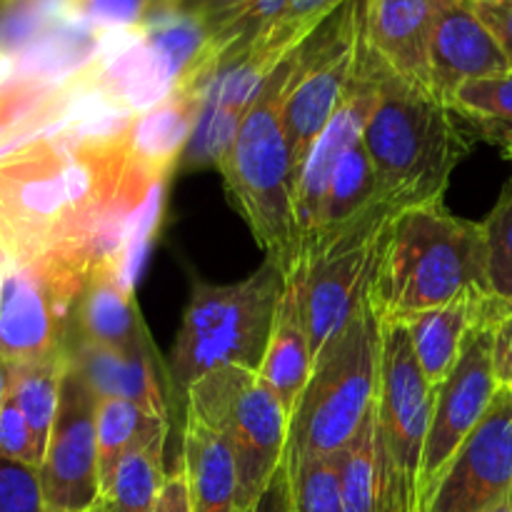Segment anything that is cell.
<instances>
[{"instance_id": "d4e9b609", "label": "cell", "mask_w": 512, "mask_h": 512, "mask_svg": "<svg viewBox=\"0 0 512 512\" xmlns=\"http://www.w3.org/2000/svg\"><path fill=\"white\" fill-rule=\"evenodd\" d=\"M168 418L130 400L98 403V475L100 490L108 483L120 460L135 448L165 438Z\"/></svg>"}, {"instance_id": "b9f144b4", "label": "cell", "mask_w": 512, "mask_h": 512, "mask_svg": "<svg viewBox=\"0 0 512 512\" xmlns=\"http://www.w3.org/2000/svg\"><path fill=\"white\" fill-rule=\"evenodd\" d=\"M153 512H193V500H190L188 478H185L183 468L168 473Z\"/></svg>"}, {"instance_id": "52a82bcc", "label": "cell", "mask_w": 512, "mask_h": 512, "mask_svg": "<svg viewBox=\"0 0 512 512\" xmlns=\"http://www.w3.org/2000/svg\"><path fill=\"white\" fill-rule=\"evenodd\" d=\"M283 288L285 275L270 260L240 283H195L170 350L175 390L185 395L225 365L260 370Z\"/></svg>"}, {"instance_id": "e575fe53", "label": "cell", "mask_w": 512, "mask_h": 512, "mask_svg": "<svg viewBox=\"0 0 512 512\" xmlns=\"http://www.w3.org/2000/svg\"><path fill=\"white\" fill-rule=\"evenodd\" d=\"M345 3L348 0H288L280 18L270 25L263 38H258V43L283 55L293 53L313 30H318Z\"/></svg>"}, {"instance_id": "74e56055", "label": "cell", "mask_w": 512, "mask_h": 512, "mask_svg": "<svg viewBox=\"0 0 512 512\" xmlns=\"http://www.w3.org/2000/svg\"><path fill=\"white\" fill-rule=\"evenodd\" d=\"M0 455L40 468V458L38 453H35L30 425L28 420H25L23 410L18 408V403H15L13 395H10V390L8 398H5L3 413H0Z\"/></svg>"}, {"instance_id": "2e32d148", "label": "cell", "mask_w": 512, "mask_h": 512, "mask_svg": "<svg viewBox=\"0 0 512 512\" xmlns=\"http://www.w3.org/2000/svg\"><path fill=\"white\" fill-rule=\"evenodd\" d=\"M360 28H363V23H360ZM375 103H378V80H375L373 58H370L365 40L360 38L358 68L350 80L348 93L343 95L338 110L328 120L323 133L318 135L315 145L310 148L308 160L300 168L298 220L300 233H303V250L318 235L320 223H323L325 200H328L335 168L343 160V155L363 140L365 125L373 115Z\"/></svg>"}, {"instance_id": "bcb514c9", "label": "cell", "mask_w": 512, "mask_h": 512, "mask_svg": "<svg viewBox=\"0 0 512 512\" xmlns=\"http://www.w3.org/2000/svg\"><path fill=\"white\" fill-rule=\"evenodd\" d=\"M3 10H0V60H3Z\"/></svg>"}, {"instance_id": "d6986e66", "label": "cell", "mask_w": 512, "mask_h": 512, "mask_svg": "<svg viewBox=\"0 0 512 512\" xmlns=\"http://www.w3.org/2000/svg\"><path fill=\"white\" fill-rule=\"evenodd\" d=\"M68 358L98 400H130L168 418V400L153 348L113 350L73 340Z\"/></svg>"}, {"instance_id": "8fae6325", "label": "cell", "mask_w": 512, "mask_h": 512, "mask_svg": "<svg viewBox=\"0 0 512 512\" xmlns=\"http://www.w3.org/2000/svg\"><path fill=\"white\" fill-rule=\"evenodd\" d=\"M90 268L70 253H50L3 273L0 360L28 365L68 353Z\"/></svg>"}, {"instance_id": "f546056e", "label": "cell", "mask_w": 512, "mask_h": 512, "mask_svg": "<svg viewBox=\"0 0 512 512\" xmlns=\"http://www.w3.org/2000/svg\"><path fill=\"white\" fill-rule=\"evenodd\" d=\"M60 15L98 38H110L143 30L173 13L170 0H63Z\"/></svg>"}, {"instance_id": "603a6c76", "label": "cell", "mask_w": 512, "mask_h": 512, "mask_svg": "<svg viewBox=\"0 0 512 512\" xmlns=\"http://www.w3.org/2000/svg\"><path fill=\"white\" fill-rule=\"evenodd\" d=\"M203 98L195 88H178L153 108L133 115L128 143L135 163L158 183H168L183 160L198 123Z\"/></svg>"}, {"instance_id": "3957f363", "label": "cell", "mask_w": 512, "mask_h": 512, "mask_svg": "<svg viewBox=\"0 0 512 512\" xmlns=\"http://www.w3.org/2000/svg\"><path fill=\"white\" fill-rule=\"evenodd\" d=\"M370 58L378 103L365 125L363 145L385 200L398 210L443 200L450 175L475 135L448 103L395 75L373 53Z\"/></svg>"}, {"instance_id": "277c9868", "label": "cell", "mask_w": 512, "mask_h": 512, "mask_svg": "<svg viewBox=\"0 0 512 512\" xmlns=\"http://www.w3.org/2000/svg\"><path fill=\"white\" fill-rule=\"evenodd\" d=\"M293 53L265 80L240 123L235 143L218 165L230 200L265 250V260L278 265L285 278L298 270L303 253L298 220L300 170L283 125V88Z\"/></svg>"}, {"instance_id": "4fadbf2b", "label": "cell", "mask_w": 512, "mask_h": 512, "mask_svg": "<svg viewBox=\"0 0 512 512\" xmlns=\"http://www.w3.org/2000/svg\"><path fill=\"white\" fill-rule=\"evenodd\" d=\"M508 300L498 298L490 313L465 338L463 350L448 378L435 388L430 410L428 440L423 458V505L428 508L433 490L465 440L488 413L500 390L495 373V325Z\"/></svg>"}, {"instance_id": "30bf717a", "label": "cell", "mask_w": 512, "mask_h": 512, "mask_svg": "<svg viewBox=\"0 0 512 512\" xmlns=\"http://www.w3.org/2000/svg\"><path fill=\"white\" fill-rule=\"evenodd\" d=\"M185 405L218 425L238 463V512L248 508L288 450L290 415L258 370L225 365L185 393Z\"/></svg>"}, {"instance_id": "ffe728a7", "label": "cell", "mask_w": 512, "mask_h": 512, "mask_svg": "<svg viewBox=\"0 0 512 512\" xmlns=\"http://www.w3.org/2000/svg\"><path fill=\"white\" fill-rule=\"evenodd\" d=\"M313 370V350H310L308 318H305V293L298 270L285 278L283 295L275 310L273 330L265 348L260 378L278 395L285 413L293 415L295 403L303 393Z\"/></svg>"}, {"instance_id": "7dc6e473", "label": "cell", "mask_w": 512, "mask_h": 512, "mask_svg": "<svg viewBox=\"0 0 512 512\" xmlns=\"http://www.w3.org/2000/svg\"><path fill=\"white\" fill-rule=\"evenodd\" d=\"M0 295H3V273H0Z\"/></svg>"}, {"instance_id": "ac0fdd59", "label": "cell", "mask_w": 512, "mask_h": 512, "mask_svg": "<svg viewBox=\"0 0 512 512\" xmlns=\"http://www.w3.org/2000/svg\"><path fill=\"white\" fill-rule=\"evenodd\" d=\"M440 0H360L370 53L408 83L428 88V50Z\"/></svg>"}, {"instance_id": "ab89813d", "label": "cell", "mask_w": 512, "mask_h": 512, "mask_svg": "<svg viewBox=\"0 0 512 512\" xmlns=\"http://www.w3.org/2000/svg\"><path fill=\"white\" fill-rule=\"evenodd\" d=\"M240 512H293V485H290L288 460L280 463V468L268 480L263 493Z\"/></svg>"}, {"instance_id": "6da1fadb", "label": "cell", "mask_w": 512, "mask_h": 512, "mask_svg": "<svg viewBox=\"0 0 512 512\" xmlns=\"http://www.w3.org/2000/svg\"><path fill=\"white\" fill-rule=\"evenodd\" d=\"M128 115L68 123L0 148V273L50 253L118 265L155 233L165 183L130 153Z\"/></svg>"}, {"instance_id": "44dd1931", "label": "cell", "mask_w": 512, "mask_h": 512, "mask_svg": "<svg viewBox=\"0 0 512 512\" xmlns=\"http://www.w3.org/2000/svg\"><path fill=\"white\" fill-rule=\"evenodd\" d=\"M193 512H238V463L228 438L205 415L185 405L183 460Z\"/></svg>"}, {"instance_id": "9a60e30c", "label": "cell", "mask_w": 512, "mask_h": 512, "mask_svg": "<svg viewBox=\"0 0 512 512\" xmlns=\"http://www.w3.org/2000/svg\"><path fill=\"white\" fill-rule=\"evenodd\" d=\"M512 500V388L500 385L488 413L438 480L425 512H488Z\"/></svg>"}, {"instance_id": "4dcf8cb0", "label": "cell", "mask_w": 512, "mask_h": 512, "mask_svg": "<svg viewBox=\"0 0 512 512\" xmlns=\"http://www.w3.org/2000/svg\"><path fill=\"white\" fill-rule=\"evenodd\" d=\"M343 512H383L375 453V405L358 433L338 453Z\"/></svg>"}, {"instance_id": "1f68e13d", "label": "cell", "mask_w": 512, "mask_h": 512, "mask_svg": "<svg viewBox=\"0 0 512 512\" xmlns=\"http://www.w3.org/2000/svg\"><path fill=\"white\" fill-rule=\"evenodd\" d=\"M288 460L293 512H343L338 455Z\"/></svg>"}, {"instance_id": "7402d4cb", "label": "cell", "mask_w": 512, "mask_h": 512, "mask_svg": "<svg viewBox=\"0 0 512 512\" xmlns=\"http://www.w3.org/2000/svg\"><path fill=\"white\" fill-rule=\"evenodd\" d=\"M73 340L113 350L153 348L140 320L133 288L120 278L113 263L100 265L90 273L75 315Z\"/></svg>"}, {"instance_id": "7bdbcfd3", "label": "cell", "mask_w": 512, "mask_h": 512, "mask_svg": "<svg viewBox=\"0 0 512 512\" xmlns=\"http://www.w3.org/2000/svg\"><path fill=\"white\" fill-rule=\"evenodd\" d=\"M235 0H170V13L188 15V18L210 20L228 10Z\"/></svg>"}, {"instance_id": "cb8c5ba5", "label": "cell", "mask_w": 512, "mask_h": 512, "mask_svg": "<svg viewBox=\"0 0 512 512\" xmlns=\"http://www.w3.org/2000/svg\"><path fill=\"white\" fill-rule=\"evenodd\" d=\"M495 300L498 295L458 300V303L425 310V313L405 320L403 325L408 328L410 345H413L415 358H418L430 388L435 390L448 378L468 333L490 313Z\"/></svg>"}, {"instance_id": "5b68a950", "label": "cell", "mask_w": 512, "mask_h": 512, "mask_svg": "<svg viewBox=\"0 0 512 512\" xmlns=\"http://www.w3.org/2000/svg\"><path fill=\"white\" fill-rule=\"evenodd\" d=\"M110 38L113 45L95 50L58 88L68 108L85 105L133 118L188 85L218 53L208 23L188 15H165L148 28Z\"/></svg>"}, {"instance_id": "8d00e7d4", "label": "cell", "mask_w": 512, "mask_h": 512, "mask_svg": "<svg viewBox=\"0 0 512 512\" xmlns=\"http://www.w3.org/2000/svg\"><path fill=\"white\" fill-rule=\"evenodd\" d=\"M0 512H48L40 468L0 455Z\"/></svg>"}, {"instance_id": "f6af8a7d", "label": "cell", "mask_w": 512, "mask_h": 512, "mask_svg": "<svg viewBox=\"0 0 512 512\" xmlns=\"http://www.w3.org/2000/svg\"><path fill=\"white\" fill-rule=\"evenodd\" d=\"M83 512H110V510H108V505L103 503V500H98V503H95L93 508H88V510H83Z\"/></svg>"}, {"instance_id": "d590c367", "label": "cell", "mask_w": 512, "mask_h": 512, "mask_svg": "<svg viewBox=\"0 0 512 512\" xmlns=\"http://www.w3.org/2000/svg\"><path fill=\"white\" fill-rule=\"evenodd\" d=\"M488 238L490 288L498 298L512 300V183L483 220Z\"/></svg>"}, {"instance_id": "ba28073f", "label": "cell", "mask_w": 512, "mask_h": 512, "mask_svg": "<svg viewBox=\"0 0 512 512\" xmlns=\"http://www.w3.org/2000/svg\"><path fill=\"white\" fill-rule=\"evenodd\" d=\"M433 398L435 390L415 358L408 328L403 323H383L375 398V453L383 512H425L423 458Z\"/></svg>"}, {"instance_id": "7c38bea8", "label": "cell", "mask_w": 512, "mask_h": 512, "mask_svg": "<svg viewBox=\"0 0 512 512\" xmlns=\"http://www.w3.org/2000/svg\"><path fill=\"white\" fill-rule=\"evenodd\" d=\"M360 38V0H348L295 48L283 88V125L298 170L348 93Z\"/></svg>"}, {"instance_id": "8992f818", "label": "cell", "mask_w": 512, "mask_h": 512, "mask_svg": "<svg viewBox=\"0 0 512 512\" xmlns=\"http://www.w3.org/2000/svg\"><path fill=\"white\" fill-rule=\"evenodd\" d=\"M383 323L368 303L313 358L288 425L285 458H330L373 413L380 383Z\"/></svg>"}, {"instance_id": "836d02e7", "label": "cell", "mask_w": 512, "mask_h": 512, "mask_svg": "<svg viewBox=\"0 0 512 512\" xmlns=\"http://www.w3.org/2000/svg\"><path fill=\"white\" fill-rule=\"evenodd\" d=\"M243 118L245 115H238L233 110H225L220 105L205 103L203 100L193 138H190L188 150H185L183 160H180L183 168H205V165L218 168L220 160L230 150V145L235 143V135H238Z\"/></svg>"}, {"instance_id": "d6a6232c", "label": "cell", "mask_w": 512, "mask_h": 512, "mask_svg": "<svg viewBox=\"0 0 512 512\" xmlns=\"http://www.w3.org/2000/svg\"><path fill=\"white\" fill-rule=\"evenodd\" d=\"M288 0H235L228 10L205 20L218 50L245 48L263 38L280 18Z\"/></svg>"}, {"instance_id": "4316f807", "label": "cell", "mask_w": 512, "mask_h": 512, "mask_svg": "<svg viewBox=\"0 0 512 512\" xmlns=\"http://www.w3.org/2000/svg\"><path fill=\"white\" fill-rule=\"evenodd\" d=\"M448 105L475 138L498 143L505 150L512 145V73L470 80L455 90Z\"/></svg>"}, {"instance_id": "7a4b0ae2", "label": "cell", "mask_w": 512, "mask_h": 512, "mask_svg": "<svg viewBox=\"0 0 512 512\" xmlns=\"http://www.w3.org/2000/svg\"><path fill=\"white\" fill-rule=\"evenodd\" d=\"M490 295L483 223L458 218L443 200L395 215L370 288V305L383 323H405L425 310Z\"/></svg>"}, {"instance_id": "83f0119b", "label": "cell", "mask_w": 512, "mask_h": 512, "mask_svg": "<svg viewBox=\"0 0 512 512\" xmlns=\"http://www.w3.org/2000/svg\"><path fill=\"white\" fill-rule=\"evenodd\" d=\"M378 203H388V200H385L383 190H380L378 173H375L368 150H365L363 140H360V143H355L353 148L343 155V160H340L338 168H335L318 235L350 223L355 215L365 213V210L373 208V205ZM318 235H315V238H318ZM313 240H310V243H313ZM308 245H305V248H308Z\"/></svg>"}, {"instance_id": "484cf974", "label": "cell", "mask_w": 512, "mask_h": 512, "mask_svg": "<svg viewBox=\"0 0 512 512\" xmlns=\"http://www.w3.org/2000/svg\"><path fill=\"white\" fill-rule=\"evenodd\" d=\"M65 370H68V353L40 360V363L10 368V395L28 420L40 465H43L50 430H53L55 413H58L60 385H63Z\"/></svg>"}, {"instance_id": "5bb4252c", "label": "cell", "mask_w": 512, "mask_h": 512, "mask_svg": "<svg viewBox=\"0 0 512 512\" xmlns=\"http://www.w3.org/2000/svg\"><path fill=\"white\" fill-rule=\"evenodd\" d=\"M98 403L68 358L40 480L48 512H83L100 500Z\"/></svg>"}, {"instance_id": "f35d334b", "label": "cell", "mask_w": 512, "mask_h": 512, "mask_svg": "<svg viewBox=\"0 0 512 512\" xmlns=\"http://www.w3.org/2000/svg\"><path fill=\"white\" fill-rule=\"evenodd\" d=\"M475 10L498 40L512 73V0H473Z\"/></svg>"}, {"instance_id": "c3c4849f", "label": "cell", "mask_w": 512, "mask_h": 512, "mask_svg": "<svg viewBox=\"0 0 512 512\" xmlns=\"http://www.w3.org/2000/svg\"><path fill=\"white\" fill-rule=\"evenodd\" d=\"M508 158L512 160V145H510V148H508Z\"/></svg>"}, {"instance_id": "f1b7e54d", "label": "cell", "mask_w": 512, "mask_h": 512, "mask_svg": "<svg viewBox=\"0 0 512 512\" xmlns=\"http://www.w3.org/2000/svg\"><path fill=\"white\" fill-rule=\"evenodd\" d=\"M163 445L165 438L135 448L125 455L100 490V500L110 512H153L155 500L163 490Z\"/></svg>"}, {"instance_id": "e0dca14e", "label": "cell", "mask_w": 512, "mask_h": 512, "mask_svg": "<svg viewBox=\"0 0 512 512\" xmlns=\"http://www.w3.org/2000/svg\"><path fill=\"white\" fill-rule=\"evenodd\" d=\"M503 73H510L508 60L473 0H440L428 50L430 93L450 103L460 85Z\"/></svg>"}, {"instance_id": "681fc988", "label": "cell", "mask_w": 512, "mask_h": 512, "mask_svg": "<svg viewBox=\"0 0 512 512\" xmlns=\"http://www.w3.org/2000/svg\"><path fill=\"white\" fill-rule=\"evenodd\" d=\"M510 388H512V385H510Z\"/></svg>"}, {"instance_id": "ee69618b", "label": "cell", "mask_w": 512, "mask_h": 512, "mask_svg": "<svg viewBox=\"0 0 512 512\" xmlns=\"http://www.w3.org/2000/svg\"><path fill=\"white\" fill-rule=\"evenodd\" d=\"M8 390H10V368L0 360V413H3V405L5 398H8Z\"/></svg>"}, {"instance_id": "9c48e42d", "label": "cell", "mask_w": 512, "mask_h": 512, "mask_svg": "<svg viewBox=\"0 0 512 512\" xmlns=\"http://www.w3.org/2000/svg\"><path fill=\"white\" fill-rule=\"evenodd\" d=\"M400 210L378 203L350 223L320 233L300 255L313 358L368 303L390 223Z\"/></svg>"}, {"instance_id": "60d3db41", "label": "cell", "mask_w": 512, "mask_h": 512, "mask_svg": "<svg viewBox=\"0 0 512 512\" xmlns=\"http://www.w3.org/2000/svg\"><path fill=\"white\" fill-rule=\"evenodd\" d=\"M495 373L500 385H512V300L495 325Z\"/></svg>"}]
</instances>
